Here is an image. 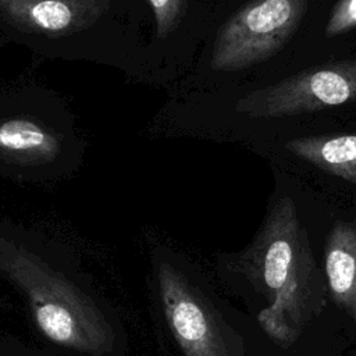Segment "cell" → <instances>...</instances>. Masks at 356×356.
Masks as SVG:
<instances>
[{"mask_svg": "<svg viewBox=\"0 0 356 356\" xmlns=\"http://www.w3.org/2000/svg\"><path fill=\"white\" fill-rule=\"evenodd\" d=\"M243 267L268 299L257 314L259 325L274 342L289 348L321 313L328 289L289 196L267 214Z\"/></svg>", "mask_w": 356, "mask_h": 356, "instance_id": "1", "label": "cell"}, {"mask_svg": "<svg viewBox=\"0 0 356 356\" xmlns=\"http://www.w3.org/2000/svg\"><path fill=\"white\" fill-rule=\"evenodd\" d=\"M0 271L26 296L40 332L56 345L102 356L114 332L93 300L40 257L0 238Z\"/></svg>", "mask_w": 356, "mask_h": 356, "instance_id": "2", "label": "cell"}, {"mask_svg": "<svg viewBox=\"0 0 356 356\" xmlns=\"http://www.w3.org/2000/svg\"><path fill=\"white\" fill-rule=\"evenodd\" d=\"M159 288L168 327L185 356H229L217 316L171 264L159 267Z\"/></svg>", "mask_w": 356, "mask_h": 356, "instance_id": "5", "label": "cell"}, {"mask_svg": "<svg viewBox=\"0 0 356 356\" xmlns=\"http://www.w3.org/2000/svg\"><path fill=\"white\" fill-rule=\"evenodd\" d=\"M107 6L108 0H0V14L19 31L60 36L90 26Z\"/></svg>", "mask_w": 356, "mask_h": 356, "instance_id": "6", "label": "cell"}, {"mask_svg": "<svg viewBox=\"0 0 356 356\" xmlns=\"http://www.w3.org/2000/svg\"><path fill=\"white\" fill-rule=\"evenodd\" d=\"M324 270L332 300L352 313L356 306V222L334 224L325 241Z\"/></svg>", "mask_w": 356, "mask_h": 356, "instance_id": "7", "label": "cell"}, {"mask_svg": "<svg viewBox=\"0 0 356 356\" xmlns=\"http://www.w3.org/2000/svg\"><path fill=\"white\" fill-rule=\"evenodd\" d=\"M10 1H31V0H10Z\"/></svg>", "mask_w": 356, "mask_h": 356, "instance_id": "13", "label": "cell"}, {"mask_svg": "<svg viewBox=\"0 0 356 356\" xmlns=\"http://www.w3.org/2000/svg\"><path fill=\"white\" fill-rule=\"evenodd\" d=\"M285 146L320 170L356 184V135L306 136Z\"/></svg>", "mask_w": 356, "mask_h": 356, "instance_id": "9", "label": "cell"}, {"mask_svg": "<svg viewBox=\"0 0 356 356\" xmlns=\"http://www.w3.org/2000/svg\"><path fill=\"white\" fill-rule=\"evenodd\" d=\"M153 8L159 38L175 31L186 13V0H147Z\"/></svg>", "mask_w": 356, "mask_h": 356, "instance_id": "10", "label": "cell"}, {"mask_svg": "<svg viewBox=\"0 0 356 356\" xmlns=\"http://www.w3.org/2000/svg\"><path fill=\"white\" fill-rule=\"evenodd\" d=\"M348 102H356V58L325 63L253 90L236 103V110L252 118H273Z\"/></svg>", "mask_w": 356, "mask_h": 356, "instance_id": "4", "label": "cell"}, {"mask_svg": "<svg viewBox=\"0 0 356 356\" xmlns=\"http://www.w3.org/2000/svg\"><path fill=\"white\" fill-rule=\"evenodd\" d=\"M356 28V0H339L325 25V36L334 38Z\"/></svg>", "mask_w": 356, "mask_h": 356, "instance_id": "11", "label": "cell"}, {"mask_svg": "<svg viewBox=\"0 0 356 356\" xmlns=\"http://www.w3.org/2000/svg\"><path fill=\"white\" fill-rule=\"evenodd\" d=\"M352 314H353V317H355V320H356V306L353 307V310H352Z\"/></svg>", "mask_w": 356, "mask_h": 356, "instance_id": "12", "label": "cell"}, {"mask_svg": "<svg viewBox=\"0 0 356 356\" xmlns=\"http://www.w3.org/2000/svg\"><path fill=\"white\" fill-rule=\"evenodd\" d=\"M60 152V139L36 121L11 118L0 122V156L21 164L51 161Z\"/></svg>", "mask_w": 356, "mask_h": 356, "instance_id": "8", "label": "cell"}, {"mask_svg": "<svg viewBox=\"0 0 356 356\" xmlns=\"http://www.w3.org/2000/svg\"><path fill=\"white\" fill-rule=\"evenodd\" d=\"M309 0H253L235 13L218 32L211 67L238 71L275 54L295 33Z\"/></svg>", "mask_w": 356, "mask_h": 356, "instance_id": "3", "label": "cell"}]
</instances>
